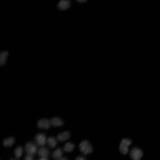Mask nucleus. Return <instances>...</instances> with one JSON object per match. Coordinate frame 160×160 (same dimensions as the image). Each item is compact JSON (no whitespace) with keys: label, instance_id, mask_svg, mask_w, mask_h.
Returning a JSON list of instances; mask_svg holds the SVG:
<instances>
[{"label":"nucleus","instance_id":"obj_10","mask_svg":"<svg viewBox=\"0 0 160 160\" xmlns=\"http://www.w3.org/2000/svg\"><path fill=\"white\" fill-rule=\"evenodd\" d=\"M49 154V150L46 148L43 147L40 148L38 151V155L41 158H47Z\"/></svg>","mask_w":160,"mask_h":160},{"label":"nucleus","instance_id":"obj_2","mask_svg":"<svg viewBox=\"0 0 160 160\" xmlns=\"http://www.w3.org/2000/svg\"><path fill=\"white\" fill-rule=\"evenodd\" d=\"M131 143V141L129 139L124 138L121 140L119 145V149L122 154L125 155L127 153L128 151V147Z\"/></svg>","mask_w":160,"mask_h":160},{"label":"nucleus","instance_id":"obj_11","mask_svg":"<svg viewBox=\"0 0 160 160\" xmlns=\"http://www.w3.org/2000/svg\"><path fill=\"white\" fill-rule=\"evenodd\" d=\"M15 139L14 137H11L5 139L3 141V144L6 147H9L11 146L14 143Z\"/></svg>","mask_w":160,"mask_h":160},{"label":"nucleus","instance_id":"obj_14","mask_svg":"<svg viewBox=\"0 0 160 160\" xmlns=\"http://www.w3.org/2000/svg\"><path fill=\"white\" fill-rule=\"evenodd\" d=\"M47 142L49 146L52 148H54L57 144L56 140L52 137H49L48 139Z\"/></svg>","mask_w":160,"mask_h":160},{"label":"nucleus","instance_id":"obj_19","mask_svg":"<svg viewBox=\"0 0 160 160\" xmlns=\"http://www.w3.org/2000/svg\"><path fill=\"white\" fill-rule=\"evenodd\" d=\"M57 160H68V159L65 157H63L58 159Z\"/></svg>","mask_w":160,"mask_h":160},{"label":"nucleus","instance_id":"obj_8","mask_svg":"<svg viewBox=\"0 0 160 160\" xmlns=\"http://www.w3.org/2000/svg\"><path fill=\"white\" fill-rule=\"evenodd\" d=\"M70 137V133L68 131H65L59 133L57 138L59 141L63 142L68 139Z\"/></svg>","mask_w":160,"mask_h":160},{"label":"nucleus","instance_id":"obj_17","mask_svg":"<svg viewBox=\"0 0 160 160\" xmlns=\"http://www.w3.org/2000/svg\"><path fill=\"white\" fill-rule=\"evenodd\" d=\"M24 160H34L33 155L27 154L25 157Z\"/></svg>","mask_w":160,"mask_h":160},{"label":"nucleus","instance_id":"obj_4","mask_svg":"<svg viewBox=\"0 0 160 160\" xmlns=\"http://www.w3.org/2000/svg\"><path fill=\"white\" fill-rule=\"evenodd\" d=\"M142 151L139 149L135 148L130 152V155L133 160H139L143 155Z\"/></svg>","mask_w":160,"mask_h":160},{"label":"nucleus","instance_id":"obj_3","mask_svg":"<svg viewBox=\"0 0 160 160\" xmlns=\"http://www.w3.org/2000/svg\"><path fill=\"white\" fill-rule=\"evenodd\" d=\"M25 151L27 154L33 155L36 153L37 148L33 143L29 142L27 143L25 145Z\"/></svg>","mask_w":160,"mask_h":160},{"label":"nucleus","instance_id":"obj_16","mask_svg":"<svg viewBox=\"0 0 160 160\" xmlns=\"http://www.w3.org/2000/svg\"><path fill=\"white\" fill-rule=\"evenodd\" d=\"M23 148L21 146H18L17 147L14 151L15 155L17 158H20L23 153Z\"/></svg>","mask_w":160,"mask_h":160},{"label":"nucleus","instance_id":"obj_18","mask_svg":"<svg viewBox=\"0 0 160 160\" xmlns=\"http://www.w3.org/2000/svg\"><path fill=\"white\" fill-rule=\"evenodd\" d=\"M75 160H86V159L83 156H78L76 158Z\"/></svg>","mask_w":160,"mask_h":160},{"label":"nucleus","instance_id":"obj_22","mask_svg":"<svg viewBox=\"0 0 160 160\" xmlns=\"http://www.w3.org/2000/svg\"><path fill=\"white\" fill-rule=\"evenodd\" d=\"M10 160H17L16 159H10Z\"/></svg>","mask_w":160,"mask_h":160},{"label":"nucleus","instance_id":"obj_7","mask_svg":"<svg viewBox=\"0 0 160 160\" xmlns=\"http://www.w3.org/2000/svg\"><path fill=\"white\" fill-rule=\"evenodd\" d=\"M71 4L70 2L67 0H62L60 1L57 4L58 8L62 10H64L68 9Z\"/></svg>","mask_w":160,"mask_h":160},{"label":"nucleus","instance_id":"obj_21","mask_svg":"<svg viewBox=\"0 0 160 160\" xmlns=\"http://www.w3.org/2000/svg\"><path fill=\"white\" fill-rule=\"evenodd\" d=\"M39 160H48L47 158H41Z\"/></svg>","mask_w":160,"mask_h":160},{"label":"nucleus","instance_id":"obj_5","mask_svg":"<svg viewBox=\"0 0 160 160\" xmlns=\"http://www.w3.org/2000/svg\"><path fill=\"white\" fill-rule=\"evenodd\" d=\"M35 140L37 145L39 146H43L46 143V137L45 135L43 133H38L35 136Z\"/></svg>","mask_w":160,"mask_h":160},{"label":"nucleus","instance_id":"obj_13","mask_svg":"<svg viewBox=\"0 0 160 160\" xmlns=\"http://www.w3.org/2000/svg\"><path fill=\"white\" fill-rule=\"evenodd\" d=\"M75 145L71 142H68L66 143L63 146L64 151L67 152H71L74 149Z\"/></svg>","mask_w":160,"mask_h":160},{"label":"nucleus","instance_id":"obj_12","mask_svg":"<svg viewBox=\"0 0 160 160\" xmlns=\"http://www.w3.org/2000/svg\"><path fill=\"white\" fill-rule=\"evenodd\" d=\"M8 52L3 51L1 52L0 54V64L1 65H4L6 62V59L8 55Z\"/></svg>","mask_w":160,"mask_h":160},{"label":"nucleus","instance_id":"obj_15","mask_svg":"<svg viewBox=\"0 0 160 160\" xmlns=\"http://www.w3.org/2000/svg\"><path fill=\"white\" fill-rule=\"evenodd\" d=\"M63 154V152L60 148H58L55 150L52 153V157L54 159H59L61 158Z\"/></svg>","mask_w":160,"mask_h":160},{"label":"nucleus","instance_id":"obj_1","mask_svg":"<svg viewBox=\"0 0 160 160\" xmlns=\"http://www.w3.org/2000/svg\"><path fill=\"white\" fill-rule=\"evenodd\" d=\"M79 148L81 152L84 155L90 154L93 151L92 145L87 140L81 141L79 144Z\"/></svg>","mask_w":160,"mask_h":160},{"label":"nucleus","instance_id":"obj_6","mask_svg":"<svg viewBox=\"0 0 160 160\" xmlns=\"http://www.w3.org/2000/svg\"><path fill=\"white\" fill-rule=\"evenodd\" d=\"M51 125L50 121L46 119H40L37 123V126L39 128L47 129L49 128Z\"/></svg>","mask_w":160,"mask_h":160},{"label":"nucleus","instance_id":"obj_9","mask_svg":"<svg viewBox=\"0 0 160 160\" xmlns=\"http://www.w3.org/2000/svg\"><path fill=\"white\" fill-rule=\"evenodd\" d=\"M51 124L53 127L61 126L63 125V122L60 118L57 117L52 118L50 121Z\"/></svg>","mask_w":160,"mask_h":160},{"label":"nucleus","instance_id":"obj_20","mask_svg":"<svg viewBox=\"0 0 160 160\" xmlns=\"http://www.w3.org/2000/svg\"><path fill=\"white\" fill-rule=\"evenodd\" d=\"M86 1H87V0H78V2H79L82 3H84V2H85Z\"/></svg>","mask_w":160,"mask_h":160}]
</instances>
